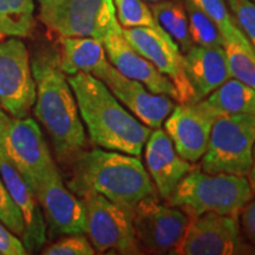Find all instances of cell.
Instances as JSON below:
<instances>
[{"mask_svg": "<svg viewBox=\"0 0 255 255\" xmlns=\"http://www.w3.org/2000/svg\"><path fill=\"white\" fill-rule=\"evenodd\" d=\"M31 66L37 92L34 116L46 130L59 163L71 165L85 150L87 133L68 76L59 68L58 52L44 51Z\"/></svg>", "mask_w": 255, "mask_h": 255, "instance_id": "obj_1", "label": "cell"}, {"mask_svg": "<svg viewBox=\"0 0 255 255\" xmlns=\"http://www.w3.org/2000/svg\"><path fill=\"white\" fill-rule=\"evenodd\" d=\"M82 122L98 148L139 157L151 128L136 119L101 79L90 73L68 76Z\"/></svg>", "mask_w": 255, "mask_h": 255, "instance_id": "obj_2", "label": "cell"}, {"mask_svg": "<svg viewBox=\"0 0 255 255\" xmlns=\"http://www.w3.org/2000/svg\"><path fill=\"white\" fill-rule=\"evenodd\" d=\"M68 188L79 196L101 194L131 214L142 201L156 196L150 176L137 156L95 148L84 150L71 164Z\"/></svg>", "mask_w": 255, "mask_h": 255, "instance_id": "obj_3", "label": "cell"}, {"mask_svg": "<svg viewBox=\"0 0 255 255\" xmlns=\"http://www.w3.org/2000/svg\"><path fill=\"white\" fill-rule=\"evenodd\" d=\"M253 195L246 176L210 174L194 168L180 181L167 203L181 209L189 218L206 213L239 218Z\"/></svg>", "mask_w": 255, "mask_h": 255, "instance_id": "obj_4", "label": "cell"}, {"mask_svg": "<svg viewBox=\"0 0 255 255\" xmlns=\"http://www.w3.org/2000/svg\"><path fill=\"white\" fill-rule=\"evenodd\" d=\"M255 144V116L220 114L213 123L201 168L210 174L246 176Z\"/></svg>", "mask_w": 255, "mask_h": 255, "instance_id": "obj_5", "label": "cell"}, {"mask_svg": "<svg viewBox=\"0 0 255 255\" xmlns=\"http://www.w3.org/2000/svg\"><path fill=\"white\" fill-rule=\"evenodd\" d=\"M78 197L85 210L84 233L96 252L143 253L133 231L131 214L128 210L95 191H85Z\"/></svg>", "mask_w": 255, "mask_h": 255, "instance_id": "obj_6", "label": "cell"}, {"mask_svg": "<svg viewBox=\"0 0 255 255\" xmlns=\"http://www.w3.org/2000/svg\"><path fill=\"white\" fill-rule=\"evenodd\" d=\"M39 19L60 37H90L101 41L120 25L114 0H65L39 7Z\"/></svg>", "mask_w": 255, "mask_h": 255, "instance_id": "obj_7", "label": "cell"}, {"mask_svg": "<svg viewBox=\"0 0 255 255\" xmlns=\"http://www.w3.org/2000/svg\"><path fill=\"white\" fill-rule=\"evenodd\" d=\"M176 254H255V247L245 238L239 218L218 213H206L190 218L186 234Z\"/></svg>", "mask_w": 255, "mask_h": 255, "instance_id": "obj_8", "label": "cell"}, {"mask_svg": "<svg viewBox=\"0 0 255 255\" xmlns=\"http://www.w3.org/2000/svg\"><path fill=\"white\" fill-rule=\"evenodd\" d=\"M131 218L142 252L154 254H176L190 221L186 213L168 203H159L157 197L138 203Z\"/></svg>", "mask_w": 255, "mask_h": 255, "instance_id": "obj_9", "label": "cell"}, {"mask_svg": "<svg viewBox=\"0 0 255 255\" xmlns=\"http://www.w3.org/2000/svg\"><path fill=\"white\" fill-rule=\"evenodd\" d=\"M36 95L26 45L15 37L0 41V107L13 119H25L33 109Z\"/></svg>", "mask_w": 255, "mask_h": 255, "instance_id": "obj_10", "label": "cell"}, {"mask_svg": "<svg viewBox=\"0 0 255 255\" xmlns=\"http://www.w3.org/2000/svg\"><path fill=\"white\" fill-rule=\"evenodd\" d=\"M1 143L9 161L32 190L51 169L57 167L40 127L30 117H12Z\"/></svg>", "mask_w": 255, "mask_h": 255, "instance_id": "obj_11", "label": "cell"}, {"mask_svg": "<svg viewBox=\"0 0 255 255\" xmlns=\"http://www.w3.org/2000/svg\"><path fill=\"white\" fill-rule=\"evenodd\" d=\"M122 31L128 43L173 83L180 96L178 103L199 101L184 71L183 55L167 32L161 27H131Z\"/></svg>", "mask_w": 255, "mask_h": 255, "instance_id": "obj_12", "label": "cell"}, {"mask_svg": "<svg viewBox=\"0 0 255 255\" xmlns=\"http://www.w3.org/2000/svg\"><path fill=\"white\" fill-rule=\"evenodd\" d=\"M38 202L50 238L84 233L85 210L82 200L65 187L58 168L55 167L34 187Z\"/></svg>", "mask_w": 255, "mask_h": 255, "instance_id": "obj_13", "label": "cell"}, {"mask_svg": "<svg viewBox=\"0 0 255 255\" xmlns=\"http://www.w3.org/2000/svg\"><path fill=\"white\" fill-rule=\"evenodd\" d=\"M219 115L205 100L175 105L163 123L164 131L181 157L190 163L202 158L213 123Z\"/></svg>", "mask_w": 255, "mask_h": 255, "instance_id": "obj_14", "label": "cell"}, {"mask_svg": "<svg viewBox=\"0 0 255 255\" xmlns=\"http://www.w3.org/2000/svg\"><path fill=\"white\" fill-rule=\"evenodd\" d=\"M98 79L137 120L151 129L161 128L175 107L170 97L154 94L142 83L123 76L111 64Z\"/></svg>", "mask_w": 255, "mask_h": 255, "instance_id": "obj_15", "label": "cell"}, {"mask_svg": "<svg viewBox=\"0 0 255 255\" xmlns=\"http://www.w3.org/2000/svg\"><path fill=\"white\" fill-rule=\"evenodd\" d=\"M102 43L108 59L117 71L128 78L142 83L154 94L168 96L171 100L180 102V96L173 83L128 43L121 25L111 30Z\"/></svg>", "mask_w": 255, "mask_h": 255, "instance_id": "obj_16", "label": "cell"}, {"mask_svg": "<svg viewBox=\"0 0 255 255\" xmlns=\"http://www.w3.org/2000/svg\"><path fill=\"white\" fill-rule=\"evenodd\" d=\"M0 176L23 216L25 232L21 241L27 253L41 251L47 241L46 223L43 212L36 194L21 176L18 169L9 161L1 142H0Z\"/></svg>", "mask_w": 255, "mask_h": 255, "instance_id": "obj_17", "label": "cell"}, {"mask_svg": "<svg viewBox=\"0 0 255 255\" xmlns=\"http://www.w3.org/2000/svg\"><path fill=\"white\" fill-rule=\"evenodd\" d=\"M144 161L156 191L165 201L180 181L194 169L190 162L177 154L170 137L159 128L151 130L146 139Z\"/></svg>", "mask_w": 255, "mask_h": 255, "instance_id": "obj_18", "label": "cell"}, {"mask_svg": "<svg viewBox=\"0 0 255 255\" xmlns=\"http://www.w3.org/2000/svg\"><path fill=\"white\" fill-rule=\"evenodd\" d=\"M183 68L199 101L231 78L223 47L193 45L183 53Z\"/></svg>", "mask_w": 255, "mask_h": 255, "instance_id": "obj_19", "label": "cell"}, {"mask_svg": "<svg viewBox=\"0 0 255 255\" xmlns=\"http://www.w3.org/2000/svg\"><path fill=\"white\" fill-rule=\"evenodd\" d=\"M58 55L59 68L66 76L84 72L100 78L110 65L103 43L90 37H60Z\"/></svg>", "mask_w": 255, "mask_h": 255, "instance_id": "obj_20", "label": "cell"}, {"mask_svg": "<svg viewBox=\"0 0 255 255\" xmlns=\"http://www.w3.org/2000/svg\"><path fill=\"white\" fill-rule=\"evenodd\" d=\"M219 114H247L255 116V89L235 78H228L203 98Z\"/></svg>", "mask_w": 255, "mask_h": 255, "instance_id": "obj_21", "label": "cell"}, {"mask_svg": "<svg viewBox=\"0 0 255 255\" xmlns=\"http://www.w3.org/2000/svg\"><path fill=\"white\" fill-rule=\"evenodd\" d=\"M150 9L159 27L177 44L181 52H187L194 45L188 30V17L183 1L164 0L154 2L150 4Z\"/></svg>", "mask_w": 255, "mask_h": 255, "instance_id": "obj_22", "label": "cell"}, {"mask_svg": "<svg viewBox=\"0 0 255 255\" xmlns=\"http://www.w3.org/2000/svg\"><path fill=\"white\" fill-rule=\"evenodd\" d=\"M222 47L231 77L255 89V49L240 28L229 37L223 38Z\"/></svg>", "mask_w": 255, "mask_h": 255, "instance_id": "obj_23", "label": "cell"}, {"mask_svg": "<svg viewBox=\"0 0 255 255\" xmlns=\"http://www.w3.org/2000/svg\"><path fill=\"white\" fill-rule=\"evenodd\" d=\"M33 27V0H0V37H28Z\"/></svg>", "mask_w": 255, "mask_h": 255, "instance_id": "obj_24", "label": "cell"}, {"mask_svg": "<svg viewBox=\"0 0 255 255\" xmlns=\"http://www.w3.org/2000/svg\"><path fill=\"white\" fill-rule=\"evenodd\" d=\"M188 17V30L194 45L222 47L223 38L216 25L189 0L184 1Z\"/></svg>", "mask_w": 255, "mask_h": 255, "instance_id": "obj_25", "label": "cell"}, {"mask_svg": "<svg viewBox=\"0 0 255 255\" xmlns=\"http://www.w3.org/2000/svg\"><path fill=\"white\" fill-rule=\"evenodd\" d=\"M117 21L122 28L159 27L144 0H114Z\"/></svg>", "mask_w": 255, "mask_h": 255, "instance_id": "obj_26", "label": "cell"}, {"mask_svg": "<svg viewBox=\"0 0 255 255\" xmlns=\"http://www.w3.org/2000/svg\"><path fill=\"white\" fill-rule=\"evenodd\" d=\"M200 8L219 28L222 38H227L238 30L237 24L229 12L226 0H189Z\"/></svg>", "mask_w": 255, "mask_h": 255, "instance_id": "obj_27", "label": "cell"}, {"mask_svg": "<svg viewBox=\"0 0 255 255\" xmlns=\"http://www.w3.org/2000/svg\"><path fill=\"white\" fill-rule=\"evenodd\" d=\"M40 253L44 255H94L96 251L84 233H77L63 235L56 242L41 248Z\"/></svg>", "mask_w": 255, "mask_h": 255, "instance_id": "obj_28", "label": "cell"}, {"mask_svg": "<svg viewBox=\"0 0 255 255\" xmlns=\"http://www.w3.org/2000/svg\"><path fill=\"white\" fill-rule=\"evenodd\" d=\"M237 26L255 49V1L253 0H226Z\"/></svg>", "mask_w": 255, "mask_h": 255, "instance_id": "obj_29", "label": "cell"}, {"mask_svg": "<svg viewBox=\"0 0 255 255\" xmlns=\"http://www.w3.org/2000/svg\"><path fill=\"white\" fill-rule=\"evenodd\" d=\"M0 221L18 238H23L25 232L24 220L20 210L9 195L4 181L0 176Z\"/></svg>", "mask_w": 255, "mask_h": 255, "instance_id": "obj_30", "label": "cell"}, {"mask_svg": "<svg viewBox=\"0 0 255 255\" xmlns=\"http://www.w3.org/2000/svg\"><path fill=\"white\" fill-rule=\"evenodd\" d=\"M0 254L1 255H25L27 254L23 241L14 235L0 221Z\"/></svg>", "mask_w": 255, "mask_h": 255, "instance_id": "obj_31", "label": "cell"}, {"mask_svg": "<svg viewBox=\"0 0 255 255\" xmlns=\"http://www.w3.org/2000/svg\"><path fill=\"white\" fill-rule=\"evenodd\" d=\"M240 227L245 238L255 247V199H252L240 212Z\"/></svg>", "mask_w": 255, "mask_h": 255, "instance_id": "obj_32", "label": "cell"}, {"mask_svg": "<svg viewBox=\"0 0 255 255\" xmlns=\"http://www.w3.org/2000/svg\"><path fill=\"white\" fill-rule=\"evenodd\" d=\"M9 120L11 119H9L8 115L2 110L1 107H0V142H1L2 137H4V133L6 131V128H7Z\"/></svg>", "mask_w": 255, "mask_h": 255, "instance_id": "obj_33", "label": "cell"}, {"mask_svg": "<svg viewBox=\"0 0 255 255\" xmlns=\"http://www.w3.org/2000/svg\"><path fill=\"white\" fill-rule=\"evenodd\" d=\"M247 178H248V182H250V184H251L252 190H253V193L255 194V144H254V148H253L252 165H251V169H250V173H248V175H247Z\"/></svg>", "mask_w": 255, "mask_h": 255, "instance_id": "obj_34", "label": "cell"}, {"mask_svg": "<svg viewBox=\"0 0 255 255\" xmlns=\"http://www.w3.org/2000/svg\"><path fill=\"white\" fill-rule=\"evenodd\" d=\"M63 1H65V0H38V2H39V7H47V6L57 5Z\"/></svg>", "mask_w": 255, "mask_h": 255, "instance_id": "obj_35", "label": "cell"}, {"mask_svg": "<svg viewBox=\"0 0 255 255\" xmlns=\"http://www.w3.org/2000/svg\"><path fill=\"white\" fill-rule=\"evenodd\" d=\"M144 1L149 2V4H154V2H159V1H164V0H144Z\"/></svg>", "mask_w": 255, "mask_h": 255, "instance_id": "obj_36", "label": "cell"}, {"mask_svg": "<svg viewBox=\"0 0 255 255\" xmlns=\"http://www.w3.org/2000/svg\"><path fill=\"white\" fill-rule=\"evenodd\" d=\"M253 1H255V0H253Z\"/></svg>", "mask_w": 255, "mask_h": 255, "instance_id": "obj_37", "label": "cell"}, {"mask_svg": "<svg viewBox=\"0 0 255 255\" xmlns=\"http://www.w3.org/2000/svg\"><path fill=\"white\" fill-rule=\"evenodd\" d=\"M0 255H1V254H0Z\"/></svg>", "mask_w": 255, "mask_h": 255, "instance_id": "obj_38", "label": "cell"}]
</instances>
